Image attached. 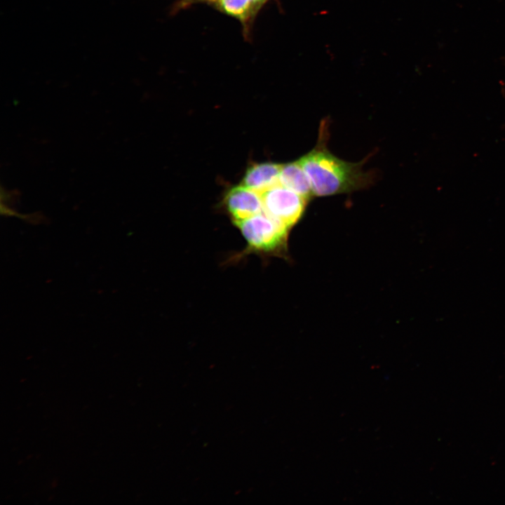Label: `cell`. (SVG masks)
Here are the masks:
<instances>
[{
	"instance_id": "1",
	"label": "cell",
	"mask_w": 505,
	"mask_h": 505,
	"mask_svg": "<svg viewBox=\"0 0 505 505\" xmlns=\"http://www.w3.org/2000/svg\"><path fill=\"white\" fill-rule=\"evenodd\" d=\"M328 123H322L317 144L298 161L307 175L314 196H326L366 188L372 175L363 170V162L345 161L327 148Z\"/></svg>"
},
{
	"instance_id": "2",
	"label": "cell",
	"mask_w": 505,
	"mask_h": 505,
	"mask_svg": "<svg viewBox=\"0 0 505 505\" xmlns=\"http://www.w3.org/2000/svg\"><path fill=\"white\" fill-rule=\"evenodd\" d=\"M234 224L240 231L246 245L231 260L236 262L249 255L267 257L285 252L290 229L264 210Z\"/></svg>"
},
{
	"instance_id": "3",
	"label": "cell",
	"mask_w": 505,
	"mask_h": 505,
	"mask_svg": "<svg viewBox=\"0 0 505 505\" xmlns=\"http://www.w3.org/2000/svg\"><path fill=\"white\" fill-rule=\"evenodd\" d=\"M263 210L289 229L302 218L309 199L278 184L262 194Z\"/></svg>"
},
{
	"instance_id": "4",
	"label": "cell",
	"mask_w": 505,
	"mask_h": 505,
	"mask_svg": "<svg viewBox=\"0 0 505 505\" xmlns=\"http://www.w3.org/2000/svg\"><path fill=\"white\" fill-rule=\"evenodd\" d=\"M224 205L234 224L263 211L262 194L243 184L227 193Z\"/></svg>"
},
{
	"instance_id": "5",
	"label": "cell",
	"mask_w": 505,
	"mask_h": 505,
	"mask_svg": "<svg viewBox=\"0 0 505 505\" xmlns=\"http://www.w3.org/2000/svg\"><path fill=\"white\" fill-rule=\"evenodd\" d=\"M281 168L282 164L275 163L253 164L246 170L242 184L262 194L279 184Z\"/></svg>"
},
{
	"instance_id": "6",
	"label": "cell",
	"mask_w": 505,
	"mask_h": 505,
	"mask_svg": "<svg viewBox=\"0 0 505 505\" xmlns=\"http://www.w3.org/2000/svg\"><path fill=\"white\" fill-rule=\"evenodd\" d=\"M279 184L309 200L314 196L310 181L298 161L282 165Z\"/></svg>"
},
{
	"instance_id": "7",
	"label": "cell",
	"mask_w": 505,
	"mask_h": 505,
	"mask_svg": "<svg viewBox=\"0 0 505 505\" xmlns=\"http://www.w3.org/2000/svg\"><path fill=\"white\" fill-rule=\"evenodd\" d=\"M219 1L225 12L241 18L247 17L253 8L261 2L260 0H219Z\"/></svg>"
},
{
	"instance_id": "8",
	"label": "cell",
	"mask_w": 505,
	"mask_h": 505,
	"mask_svg": "<svg viewBox=\"0 0 505 505\" xmlns=\"http://www.w3.org/2000/svg\"><path fill=\"white\" fill-rule=\"evenodd\" d=\"M260 1L262 2V1H264V0H260Z\"/></svg>"
}]
</instances>
